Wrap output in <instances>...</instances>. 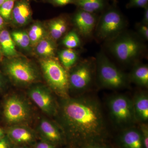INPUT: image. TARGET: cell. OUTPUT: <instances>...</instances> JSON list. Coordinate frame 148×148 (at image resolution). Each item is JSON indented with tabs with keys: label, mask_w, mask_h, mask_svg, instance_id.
Returning a JSON list of instances; mask_svg holds the SVG:
<instances>
[{
	"label": "cell",
	"mask_w": 148,
	"mask_h": 148,
	"mask_svg": "<svg viewBox=\"0 0 148 148\" xmlns=\"http://www.w3.org/2000/svg\"><path fill=\"white\" fill-rule=\"evenodd\" d=\"M109 113L113 121L120 127H130L136 121L132 99L123 94H117L108 102Z\"/></svg>",
	"instance_id": "cell-9"
},
{
	"label": "cell",
	"mask_w": 148,
	"mask_h": 148,
	"mask_svg": "<svg viewBox=\"0 0 148 148\" xmlns=\"http://www.w3.org/2000/svg\"><path fill=\"white\" fill-rule=\"evenodd\" d=\"M84 148H107L105 147H103V146H101V145H96V144H93V145H90L86 146V147H84Z\"/></svg>",
	"instance_id": "cell-35"
},
{
	"label": "cell",
	"mask_w": 148,
	"mask_h": 148,
	"mask_svg": "<svg viewBox=\"0 0 148 148\" xmlns=\"http://www.w3.org/2000/svg\"><path fill=\"white\" fill-rule=\"evenodd\" d=\"M31 0H16L12 10L10 23L14 27H25L33 21Z\"/></svg>",
	"instance_id": "cell-12"
},
{
	"label": "cell",
	"mask_w": 148,
	"mask_h": 148,
	"mask_svg": "<svg viewBox=\"0 0 148 148\" xmlns=\"http://www.w3.org/2000/svg\"><path fill=\"white\" fill-rule=\"evenodd\" d=\"M106 4L105 0H76L75 3L78 9L93 14L103 11Z\"/></svg>",
	"instance_id": "cell-24"
},
{
	"label": "cell",
	"mask_w": 148,
	"mask_h": 148,
	"mask_svg": "<svg viewBox=\"0 0 148 148\" xmlns=\"http://www.w3.org/2000/svg\"><path fill=\"white\" fill-rule=\"evenodd\" d=\"M5 132L2 128L0 127V140L5 138Z\"/></svg>",
	"instance_id": "cell-37"
},
{
	"label": "cell",
	"mask_w": 148,
	"mask_h": 148,
	"mask_svg": "<svg viewBox=\"0 0 148 148\" xmlns=\"http://www.w3.org/2000/svg\"><path fill=\"white\" fill-rule=\"evenodd\" d=\"M16 0H8L0 6V15L6 23H10L12 13Z\"/></svg>",
	"instance_id": "cell-26"
},
{
	"label": "cell",
	"mask_w": 148,
	"mask_h": 148,
	"mask_svg": "<svg viewBox=\"0 0 148 148\" xmlns=\"http://www.w3.org/2000/svg\"><path fill=\"white\" fill-rule=\"evenodd\" d=\"M16 47L28 54L33 53V48L27 31L15 30L10 33Z\"/></svg>",
	"instance_id": "cell-22"
},
{
	"label": "cell",
	"mask_w": 148,
	"mask_h": 148,
	"mask_svg": "<svg viewBox=\"0 0 148 148\" xmlns=\"http://www.w3.org/2000/svg\"><path fill=\"white\" fill-rule=\"evenodd\" d=\"M127 26V20L120 11L110 8L98 18L94 35L98 40L106 42L124 32Z\"/></svg>",
	"instance_id": "cell-6"
},
{
	"label": "cell",
	"mask_w": 148,
	"mask_h": 148,
	"mask_svg": "<svg viewBox=\"0 0 148 148\" xmlns=\"http://www.w3.org/2000/svg\"><path fill=\"white\" fill-rule=\"evenodd\" d=\"M144 41L137 33L125 30L115 38L105 42V47L119 63L133 65L145 55L146 48Z\"/></svg>",
	"instance_id": "cell-2"
},
{
	"label": "cell",
	"mask_w": 148,
	"mask_h": 148,
	"mask_svg": "<svg viewBox=\"0 0 148 148\" xmlns=\"http://www.w3.org/2000/svg\"><path fill=\"white\" fill-rule=\"evenodd\" d=\"M0 148H10V144L5 137L0 140Z\"/></svg>",
	"instance_id": "cell-33"
},
{
	"label": "cell",
	"mask_w": 148,
	"mask_h": 148,
	"mask_svg": "<svg viewBox=\"0 0 148 148\" xmlns=\"http://www.w3.org/2000/svg\"><path fill=\"white\" fill-rule=\"evenodd\" d=\"M36 148H55V146L52 143L45 140L37 143Z\"/></svg>",
	"instance_id": "cell-31"
},
{
	"label": "cell",
	"mask_w": 148,
	"mask_h": 148,
	"mask_svg": "<svg viewBox=\"0 0 148 148\" xmlns=\"http://www.w3.org/2000/svg\"><path fill=\"white\" fill-rule=\"evenodd\" d=\"M37 126L38 131L45 141L54 144L61 143L63 140L64 133L56 122L42 117Z\"/></svg>",
	"instance_id": "cell-13"
},
{
	"label": "cell",
	"mask_w": 148,
	"mask_h": 148,
	"mask_svg": "<svg viewBox=\"0 0 148 148\" xmlns=\"http://www.w3.org/2000/svg\"><path fill=\"white\" fill-rule=\"evenodd\" d=\"M28 97L38 108L48 116H55L58 104L53 92L47 85L37 83L28 87Z\"/></svg>",
	"instance_id": "cell-10"
},
{
	"label": "cell",
	"mask_w": 148,
	"mask_h": 148,
	"mask_svg": "<svg viewBox=\"0 0 148 148\" xmlns=\"http://www.w3.org/2000/svg\"><path fill=\"white\" fill-rule=\"evenodd\" d=\"M80 36L75 30L67 32L63 37L62 44L66 48L75 49L81 45Z\"/></svg>",
	"instance_id": "cell-25"
},
{
	"label": "cell",
	"mask_w": 148,
	"mask_h": 148,
	"mask_svg": "<svg viewBox=\"0 0 148 148\" xmlns=\"http://www.w3.org/2000/svg\"><path fill=\"white\" fill-rule=\"evenodd\" d=\"M95 58V81L100 87L117 90L128 86V75L111 61L104 51L97 53Z\"/></svg>",
	"instance_id": "cell-4"
},
{
	"label": "cell",
	"mask_w": 148,
	"mask_h": 148,
	"mask_svg": "<svg viewBox=\"0 0 148 148\" xmlns=\"http://www.w3.org/2000/svg\"><path fill=\"white\" fill-rule=\"evenodd\" d=\"M76 0H44L45 2L48 3L55 7H62L67 5L75 4Z\"/></svg>",
	"instance_id": "cell-30"
},
{
	"label": "cell",
	"mask_w": 148,
	"mask_h": 148,
	"mask_svg": "<svg viewBox=\"0 0 148 148\" xmlns=\"http://www.w3.org/2000/svg\"><path fill=\"white\" fill-rule=\"evenodd\" d=\"M3 58V56L2 54L1 51L0 49V62L2 61Z\"/></svg>",
	"instance_id": "cell-38"
},
{
	"label": "cell",
	"mask_w": 148,
	"mask_h": 148,
	"mask_svg": "<svg viewBox=\"0 0 148 148\" xmlns=\"http://www.w3.org/2000/svg\"><path fill=\"white\" fill-rule=\"evenodd\" d=\"M49 36L57 42L67 34L69 21L64 15H61L49 20L45 23Z\"/></svg>",
	"instance_id": "cell-14"
},
{
	"label": "cell",
	"mask_w": 148,
	"mask_h": 148,
	"mask_svg": "<svg viewBox=\"0 0 148 148\" xmlns=\"http://www.w3.org/2000/svg\"><path fill=\"white\" fill-rule=\"evenodd\" d=\"M58 59L64 68L69 71L79 61V54L75 49L66 48L58 51Z\"/></svg>",
	"instance_id": "cell-23"
},
{
	"label": "cell",
	"mask_w": 148,
	"mask_h": 148,
	"mask_svg": "<svg viewBox=\"0 0 148 148\" xmlns=\"http://www.w3.org/2000/svg\"><path fill=\"white\" fill-rule=\"evenodd\" d=\"M137 34L144 40H148V25L142 23H137L136 25Z\"/></svg>",
	"instance_id": "cell-27"
},
{
	"label": "cell",
	"mask_w": 148,
	"mask_h": 148,
	"mask_svg": "<svg viewBox=\"0 0 148 148\" xmlns=\"http://www.w3.org/2000/svg\"><path fill=\"white\" fill-rule=\"evenodd\" d=\"M68 74L69 92L80 93L88 90L95 81V58L79 61Z\"/></svg>",
	"instance_id": "cell-8"
},
{
	"label": "cell",
	"mask_w": 148,
	"mask_h": 148,
	"mask_svg": "<svg viewBox=\"0 0 148 148\" xmlns=\"http://www.w3.org/2000/svg\"><path fill=\"white\" fill-rule=\"evenodd\" d=\"M144 15L141 23L145 25H148V6L144 8Z\"/></svg>",
	"instance_id": "cell-34"
},
{
	"label": "cell",
	"mask_w": 148,
	"mask_h": 148,
	"mask_svg": "<svg viewBox=\"0 0 148 148\" xmlns=\"http://www.w3.org/2000/svg\"><path fill=\"white\" fill-rule=\"evenodd\" d=\"M16 148H28L27 147H19Z\"/></svg>",
	"instance_id": "cell-40"
},
{
	"label": "cell",
	"mask_w": 148,
	"mask_h": 148,
	"mask_svg": "<svg viewBox=\"0 0 148 148\" xmlns=\"http://www.w3.org/2000/svg\"><path fill=\"white\" fill-rule=\"evenodd\" d=\"M3 116L10 126L28 125L32 121L33 110L27 99L20 94L13 93L5 101Z\"/></svg>",
	"instance_id": "cell-7"
},
{
	"label": "cell",
	"mask_w": 148,
	"mask_h": 148,
	"mask_svg": "<svg viewBox=\"0 0 148 148\" xmlns=\"http://www.w3.org/2000/svg\"><path fill=\"white\" fill-rule=\"evenodd\" d=\"M27 31L33 49L40 41L48 36L45 23L39 21H34Z\"/></svg>",
	"instance_id": "cell-21"
},
{
	"label": "cell",
	"mask_w": 148,
	"mask_h": 148,
	"mask_svg": "<svg viewBox=\"0 0 148 148\" xmlns=\"http://www.w3.org/2000/svg\"><path fill=\"white\" fill-rule=\"evenodd\" d=\"M7 134L9 139L16 144H28L32 143L35 139L34 132L28 125L10 126Z\"/></svg>",
	"instance_id": "cell-15"
},
{
	"label": "cell",
	"mask_w": 148,
	"mask_h": 148,
	"mask_svg": "<svg viewBox=\"0 0 148 148\" xmlns=\"http://www.w3.org/2000/svg\"><path fill=\"white\" fill-rule=\"evenodd\" d=\"M42 75L48 86L61 98L69 96V74L57 58L39 59Z\"/></svg>",
	"instance_id": "cell-5"
},
{
	"label": "cell",
	"mask_w": 148,
	"mask_h": 148,
	"mask_svg": "<svg viewBox=\"0 0 148 148\" xmlns=\"http://www.w3.org/2000/svg\"><path fill=\"white\" fill-rule=\"evenodd\" d=\"M98 20L95 14L78 9L72 17V23L80 36L89 38L94 35Z\"/></svg>",
	"instance_id": "cell-11"
},
{
	"label": "cell",
	"mask_w": 148,
	"mask_h": 148,
	"mask_svg": "<svg viewBox=\"0 0 148 148\" xmlns=\"http://www.w3.org/2000/svg\"><path fill=\"white\" fill-rule=\"evenodd\" d=\"M132 101L136 121L146 123L148 120V96L147 92H138Z\"/></svg>",
	"instance_id": "cell-16"
},
{
	"label": "cell",
	"mask_w": 148,
	"mask_h": 148,
	"mask_svg": "<svg viewBox=\"0 0 148 148\" xmlns=\"http://www.w3.org/2000/svg\"><path fill=\"white\" fill-rule=\"evenodd\" d=\"M148 6V0H129L127 5V8H145Z\"/></svg>",
	"instance_id": "cell-28"
},
{
	"label": "cell",
	"mask_w": 148,
	"mask_h": 148,
	"mask_svg": "<svg viewBox=\"0 0 148 148\" xmlns=\"http://www.w3.org/2000/svg\"><path fill=\"white\" fill-rule=\"evenodd\" d=\"M5 23L6 22L4 20L3 18L0 15V31L3 29Z\"/></svg>",
	"instance_id": "cell-36"
},
{
	"label": "cell",
	"mask_w": 148,
	"mask_h": 148,
	"mask_svg": "<svg viewBox=\"0 0 148 148\" xmlns=\"http://www.w3.org/2000/svg\"><path fill=\"white\" fill-rule=\"evenodd\" d=\"M7 1L8 0H0V6Z\"/></svg>",
	"instance_id": "cell-39"
},
{
	"label": "cell",
	"mask_w": 148,
	"mask_h": 148,
	"mask_svg": "<svg viewBox=\"0 0 148 148\" xmlns=\"http://www.w3.org/2000/svg\"><path fill=\"white\" fill-rule=\"evenodd\" d=\"M1 62L5 75L17 87H29L41 81L40 69L25 56L4 58Z\"/></svg>",
	"instance_id": "cell-3"
},
{
	"label": "cell",
	"mask_w": 148,
	"mask_h": 148,
	"mask_svg": "<svg viewBox=\"0 0 148 148\" xmlns=\"http://www.w3.org/2000/svg\"><path fill=\"white\" fill-rule=\"evenodd\" d=\"M6 84V81L5 77L4 76L3 73L1 72L0 70V91H1L4 88Z\"/></svg>",
	"instance_id": "cell-32"
},
{
	"label": "cell",
	"mask_w": 148,
	"mask_h": 148,
	"mask_svg": "<svg viewBox=\"0 0 148 148\" xmlns=\"http://www.w3.org/2000/svg\"><path fill=\"white\" fill-rule=\"evenodd\" d=\"M128 75L129 81L140 87L148 86V66L147 64L137 62Z\"/></svg>",
	"instance_id": "cell-20"
},
{
	"label": "cell",
	"mask_w": 148,
	"mask_h": 148,
	"mask_svg": "<svg viewBox=\"0 0 148 148\" xmlns=\"http://www.w3.org/2000/svg\"><path fill=\"white\" fill-rule=\"evenodd\" d=\"M57 50V42L48 36L35 46L33 53L39 59H45L55 57Z\"/></svg>",
	"instance_id": "cell-17"
},
{
	"label": "cell",
	"mask_w": 148,
	"mask_h": 148,
	"mask_svg": "<svg viewBox=\"0 0 148 148\" xmlns=\"http://www.w3.org/2000/svg\"><path fill=\"white\" fill-rule=\"evenodd\" d=\"M120 140L123 148H144L140 129L127 127L122 133Z\"/></svg>",
	"instance_id": "cell-18"
},
{
	"label": "cell",
	"mask_w": 148,
	"mask_h": 148,
	"mask_svg": "<svg viewBox=\"0 0 148 148\" xmlns=\"http://www.w3.org/2000/svg\"><path fill=\"white\" fill-rule=\"evenodd\" d=\"M0 49L4 58H12L24 55L17 50L10 32L6 29L0 31Z\"/></svg>",
	"instance_id": "cell-19"
},
{
	"label": "cell",
	"mask_w": 148,
	"mask_h": 148,
	"mask_svg": "<svg viewBox=\"0 0 148 148\" xmlns=\"http://www.w3.org/2000/svg\"><path fill=\"white\" fill-rule=\"evenodd\" d=\"M140 131L143 138L144 148H148V127L146 123H141Z\"/></svg>",
	"instance_id": "cell-29"
},
{
	"label": "cell",
	"mask_w": 148,
	"mask_h": 148,
	"mask_svg": "<svg viewBox=\"0 0 148 148\" xmlns=\"http://www.w3.org/2000/svg\"><path fill=\"white\" fill-rule=\"evenodd\" d=\"M56 122L69 139L84 147L103 140L106 128L103 111L96 99L87 96L61 98Z\"/></svg>",
	"instance_id": "cell-1"
}]
</instances>
